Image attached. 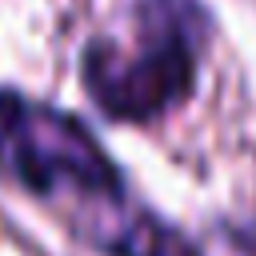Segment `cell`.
<instances>
[{"label": "cell", "instance_id": "6da1fadb", "mask_svg": "<svg viewBox=\"0 0 256 256\" xmlns=\"http://www.w3.org/2000/svg\"><path fill=\"white\" fill-rule=\"evenodd\" d=\"M200 0H136L132 36L88 40L80 76L96 108L112 120H156L188 100L208 44Z\"/></svg>", "mask_w": 256, "mask_h": 256}, {"label": "cell", "instance_id": "7a4b0ae2", "mask_svg": "<svg viewBox=\"0 0 256 256\" xmlns=\"http://www.w3.org/2000/svg\"><path fill=\"white\" fill-rule=\"evenodd\" d=\"M0 164L28 192L76 204L72 228L84 240L132 208L120 168L88 132V124L12 88H0Z\"/></svg>", "mask_w": 256, "mask_h": 256}, {"label": "cell", "instance_id": "3957f363", "mask_svg": "<svg viewBox=\"0 0 256 256\" xmlns=\"http://www.w3.org/2000/svg\"><path fill=\"white\" fill-rule=\"evenodd\" d=\"M88 244L100 248L104 256H200L184 232H176L168 220H160L156 212H148L140 204L124 208Z\"/></svg>", "mask_w": 256, "mask_h": 256}, {"label": "cell", "instance_id": "277c9868", "mask_svg": "<svg viewBox=\"0 0 256 256\" xmlns=\"http://www.w3.org/2000/svg\"><path fill=\"white\" fill-rule=\"evenodd\" d=\"M224 240L236 256H256V220L244 224H224Z\"/></svg>", "mask_w": 256, "mask_h": 256}]
</instances>
